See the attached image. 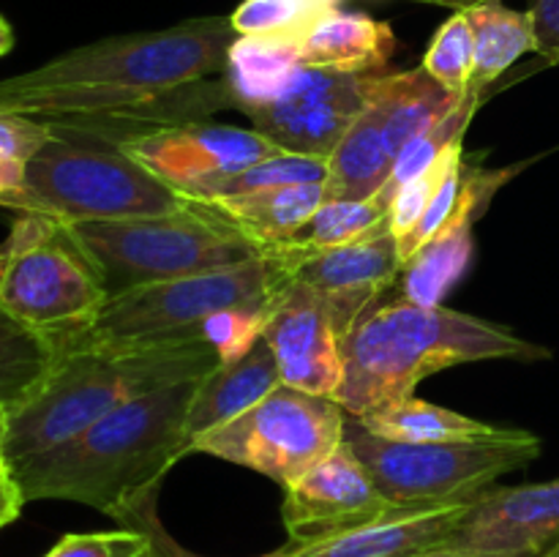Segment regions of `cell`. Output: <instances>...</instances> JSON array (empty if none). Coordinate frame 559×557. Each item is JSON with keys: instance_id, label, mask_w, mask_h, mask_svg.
Returning a JSON list of instances; mask_svg holds the SVG:
<instances>
[{"instance_id": "cell-24", "label": "cell", "mask_w": 559, "mask_h": 557, "mask_svg": "<svg viewBox=\"0 0 559 557\" xmlns=\"http://www.w3.org/2000/svg\"><path fill=\"white\" fill-rule=\"evenodd\" d=\"M374 435L402 442H464V440H491L506 435L502 426L484 424L478 418L456 413V410L440 407V404L424 402L409 396L391 407L374 410V413L358 418Z\"/></svg>"}, {"instance_id": "cell-16", "label": "cell", "mask_w": 559, "mask_h": 557, "mask_svg": "<svg viewBox=\"0 0 559 557\" xmlns=\"http://www.w3.org/2000/svg\"><path fill=\"white\" fill-rule=\"evenodd\" d=\"M559 546V478L486 489L464 508L440 549L489 557H546Z\"/></svg>"}, {"instance_id": "cell-23", "label": "cell", "mask_w": 559, "mask_h": 557, "mask_svg": "<svg viewBox=\"0 0 559 557\" xmlns=\"http://www.w3.org/2000/svg\"><path fill=\"white\" fill-rule=\"evenodd\" d=\"M300 66V36H238L224 71L233 109L276 98Z\"/></svg>"}, {"instance_id": "cell-36", "label": "cell", "mask_w": 559, "mask_h": 557, "mask_svg": "<svg viewBox=\"0 0 559 557\" xmlns=\"http://www.w3.org/2000/svg\"><path fill=\"white\" fill-rule=\"evenodd\" d=\"M535 52L549 66H559V0H530Z\"/></svg>"}, {"instance_id": "cell-46", "label": "cell", "mask_w": 559, "mask_h": 557, "mask_svg": "<svg viewBox=\"0 0 559 557\" xmlns=\"http://www.w3.org/2000/svg\"><path fill=\"white\" fill-rule=\"evenodd\" d=\"M140 557H153V552H151V546H147V552H145V555H140Z\"/></svg>"}, {"instance_id": "cell-27", "label": "cell", "mask_w": 559, "mask_h": 557, "mask_svg": "<svg viewBox=\"0 0 559 557\" xmlns=\"http://www.w3.org/2000/svg\"><path fill=\"white\" fill-rule=\"evenodd\" d=\"M55 360L47 336L0 311V407L14 410Z\"/></svg>"}, {"instance_id": "cell-35", "label": "cell", "mask_w": 559, "mask_h": 557, "mask_svg": "<svg viewBox=\"0 0 559 557\" xmlns=\"http://www.w3.org/2000/svg\"><path fill=\"white\" fill-rule=\"evenodd\" d=\"M118 524L120 528H134L140 530V533H145L153 557H205L200 555V552L186 549V546L180 544L178 538H173L169 530L164 528L162 519H158V489L147 491L140 500L131 502L123 511V517L118 519Z\"/></svg>"}, {"instance_id": "cell-43", "label": "cell", "mask_w": 559, "mask_h": 557, "mask_svg": "<svg viewBox=\"0 0 559 557\" xmlns=\"http://www.w3.org/2000/svg\"><path fill=\"white\" fill-rule=\"evenodd\" d=\"M11 481V467L5 464V459L0 457V484H9Z\"/></svg>"}, {"instance_id": "cell-41", "label": "cell", "mask_w": 559, "mask_h": 557, "mask_svg": "<svg viewBox=\"0 0 559 557\" xmlns=\"http://www.w3.org/2000/svg\"><path fill=\"white\" fill-rule=\"evenodd\" d=\"M5 424H9V410L0 407V457H3V440H5Z\"/></svg>"}, {"instance_id": "cell-38", "label": "cell", "mask_w": 559, "mask_h": 557, "mask_svg": "<svg viewBox=\"0 0 559 557\" xmlns=\"http://www.w3.org/2000/svg\"><path fill=\"white\" fill-rule=\"evenodd\" d=\"M415 3L442 5V9H453V11H469V9H475V5L495 3V0H415Z\"/></svg>"}, {"instance_id": "cell-32", "label": "cell", "mask_w": 559, "mask_h": 557, "mask_svg": "<svg viewBox=\"0 0 559 557\" xmlns=\"http://www.w3.org/2000/svg\"><path fill=\"white\" fill-rule=\"evenodd\" d=\"M456 158H462V142H453V145L448 147L424 175H418V178H413L409 183H404L402 189L393 194L388 224H391V233L396 235L399 244L418 227L426 208H429L431 197L437 194L442 178H445V173L451 169V164L456 162Z\"/></svg>"}, {"instance_id": "cell-28", "label": "cell", "mask_w": 559, "mask_h": 557, "mask_svg": "<svg viewBox=\"0 0 559 557\" xmlns=\"http://www.w3.org/2000/svg\"><path fill=\"white\" fill-rule=\"evenodd\" d=\"M325 180H328V158L278 151L273 153V156L260 158L257 164L246 167L243 173L233 175V178H227L224 183H218L207 197H197V200L249 194V191H265V189H287V186L325 183Z\"/></svg>"}, {"instance_id": "cell-33", "label": "cell", "mask_w": 559, "mask_h": 557, "mask_svg": "<svg viewBox=\"0 0 559 557\" xmlns=\"http://www.w3.org/2000/svg\"><path fill=\"white\" fill-rule=\"evenodd\" d=\"M147 535L134 528L107 533H69L44 557H140L147 552Z\"/></svg>"}, {"instance_id": "cell-12", "label": "cell", "mask_w": 559, "mask_h": 557, "mask_svg": "<svg viewBox=\"0 0 559 557\" xmlns=\"http://www.w3.org/2000/svg\"><path fill=\"white\" fill-rule=\"evenodd\" d=\"M371 80L374 74L300 66L276 98L246 104L240 112L282 151L328 158L364 109Z\"/></svg>"}, {"instance_id": "cell-40", "label": "cell", "mask_w": 559, "mask_h": 557, "mask_svg": "<svg viewBox=\"0 0 559 557\" xmlns=\"http://www.w3.org/2000/svg\"><path fill=\"white\" fill-rule=\"evenodd\" d=\"M418 557H489V555H469V552H456V549H431Z\"/></svg>"}, {"instance_id": "cell-6", "label": "cell", "mask_w": 559, "mask_h": 557, "mask_svg": "<svg viewBox=\"0 0 559 557\" xmlns=\"http://www.w3.org/2000/svg\"><path fill=\"white\" fill-rule=\"evenodd\" d=\"M107 287V298L145 284L240 265L262 251L222 218L186 205L158 216L66 224Z\"/></svg>"}, {"instance_id": "cell-34", "label": "cell", "mask_w": 559, "mask_h": 557, "mask_svg": "<svg viewBox=\"0 0 559 557\" xmlns=\"http://www.w3.org/2000/svg\"><path fill=\"white\" fill-rule=\"evenodd\" d=\"M462 180H464V162L462 158H456V162L451 164V169L445 173V178H442L437 194L431 197L429 208H426V213H424V218H420L418 227H415L413 233H409L407 238L399 244V251H402L404 262H407L409 257H413L415 251L426 244V240H431L442 227H445L448 218H451L453 211H456L459 194H462Z\"/></svg>"}, {"instance_id": "cell-13", "label": "cell", "mask_w": 559, "mask_h": 557, "mask_svg": "<svg viewBox=\"0 0 559 557\" xmlns=\"http://www.w3.org/2000/svg\"><path fill=\"white\" fill-rule=\"evenodd\" d=\"M120 147L183 197H207L227 178L282 151L260 131L207 120L145 131Z\"/></svg>"}, {"instance_id": "cell-42", "label": "cell", "mask_w": 559, "mask_h": 557, "mask_svg": "<svg viewBox=\"0 0 559 557\" xmlns=\"http://www.w3.org/2000/svg\"><path fill=\"white\" fill-rule=\"evenodd\" d=\"M311 5H317V9H322V11H333L338 5V0H309Z\"/></svg>"}, {"instance_id": "cell-3", "label": "cell", "mask_w": 559, "mask_h": 557, "mask_svg": "<svg viewBox=\"0 0 559 557\" xmlns=\"http://www.w3.org/2000/svg\"><path fill=\"white\" fill-rule=\"evenodd\" d=\"M344 375L336 402L353 418L415 396L420 380L473 360H546L551 353L480 317L420 306L407 298L380 300L344 336Z\"/></svg>"}, {"instance_id": "cell-5", "label": "cell", "mask_w": 559, "mask_h": 557, "mask_svg": "<svg viewBox=\"0 0 559 557\" xmlns=\"http://www.w3.org/2000/svg\"><path fill=\"white\" fill-rule=\"evenodd\" d=\"M293 282L273 251L240 265L173 282L145 284L112 295L85 331L52 342L55 347L126 349L207 344L211 322L227 309H267Z\"/></svg>"}, {"instance_id": "cell-17", "label": "cell", "mask_w": 559, "mask_h": 557, "mask_svg": "<svg viewBox=\"0 0 559 557\" xmlns=\"http://www.w3.org/2000/svg\"><path fill=\"white\" fill-rule=\"evenodd\" d=\"M262 339L276 355L284 386L336 399L344 375V339L317 289L293 278L273 300Z\"/></svg>"}, {"instance_id": "cell-39", "label": "cell", "mask_w": 559, "mask_h": 557, "mask_svg": "<svg viewBox=\"0 0 559 557\" xmlns=\"http://www.w3.org/2000/svg\"><path fill=\"white\" fill-rule=\"evenodd\" d=\"M11 47H14V27H11L9 22L0 16V58H3V55H9Z\"/></svg>"}, {"instance_id": "cell-14", "label": "cell", "mask_w": 559, "mask_h": 557, "mask_svg": "<svg viewBox=\"0 0 559 557\" xmlns=\"http://www.w3.org/2000/svg\"><path fill=\"white\" fill-rule=\"evenodd\" d=\"M388 500L347 442L284 489L282 519L289 544H314L404 511Z\"/></svg>"}, {"instance_id": "cell-20", "label": "cell", "mask_w": 559, "mask_h": 557, "mask_svg": "<svg viewBox=\"0 0 559 557\" xmlns=\"http://www.w3.org/2000/svg\"><path fill=\"white\" fill-rule=\"evenodd\" d=\"M278 386H282V371L276 355L265 339H257L254 347L246 349L243 355L222 360L216 369L197 380L189 420H186L189 442L238 418Z\"/></svg>"}, {"instance_id": "cell-4", "label": "cell", "mask_w": 559, "mask_h": 557, "mask_svg": "<svg viewBox=\"0 0 559 557\" xmlns=\"http://www.w3.org/2000/svg\"><path fill=\"white\" fill-rule=\"evenodd\" d=\"M222 364L205 342L178 347L112 349L55 347V360L36 388L9 410L3 459L9 467L52 451L120 404L205 377Z\"/></svg>"}, {"instance_id": "cell-15", "label": "cell", "mask_w": 559, "mask_h": 557, "mask_svg": "<svg viewBox=\"0 0 559 557\" xmlns=\"http://www.w3.org/2000/svg\"><path fill=\"white\" fill-rule=\"evenodd\" d=\"M273 254L287 265L293 278L309 284L322 295L331 309L342 339L353 331L355 322L380 304L399 284L402 276V251L391 224L336 249L295 254V251L273 249Z\"/></svg>"}, {"instance_id": "cell-31", "label": "cell", "mask_w": 559, "mask_h": 557, "mask_svg": "<svg viewBox=\"0 0 559 557\" xmlns=\"http://www.w3.org/2000/svg\"><path fill=\"white\" fill-rule=\"evenodd\" d=\"M328 11L309 0H243L229 14V25L238 36H300Z\"/></svg>"}, {"instance_id": "cell-45", "label": "cell", "mask_w": 559, "mask_h": 557, "mask_svg": "<svg viewBox=\"0 0 559 557\" xmlns=\"http://www.w3.org/2000/svg\"><path fill=\"white\" fill-rule=\"evenodd\" d=\"M546 557H559V546H557V549H551L549 555H546Z\"/></svg>"}, {"instance_id": "cell-26", "label": "cell", "mask_w": 559, "mask_h": 557, "mask_svg": "<svg viewBox=\"0 0 559 557\" xmlns=\"http://www.w3.org/2000/svg\"><path fill=\"white\" fill-rule=\"evenodd\" d=\"M388 213H391V200L382 191L364 200H325L309 218V224L289 244H284V249L295 254H314V251L353 244L385 227Z\"/></svg>"}, {"instance_id": "cell-25", "label": "cell", "mask_w": 559, "mask_h": 557, "mask_svg": "<svg viewBox=\"0 0 559 557\" xmlns=\"http://www.w3.org/2000/svg\"><path fill=\"white\" fill-rule=\"evenodd\" d=\"M464 14L473 27V87L478 91H486L491 82L500 80L524 55L535 52V31L527 11H513L495 0V3L475 5Z\"/></svg>"}, {"instance_id": "cell-11", "label": "cell", "mask_w": 559, "mask_h": 557, "mask_svg": "<svg viewBox=\"0 0 559 557\" xmlns=\"http://www.w3.org/2000/svg\"><path fill=\"white\" fill-rule=\"evenodd\" d=\"M464 96L445 91L426 74L424 66L374 74L364 109L328 156L325 200H364L377 194L391 180L404 147L445 118Z\"/></svg>"}, {"instance_id": "cell-21", "label": "cell", "mask_w": 559, "mask_h": 557, "mask_svg": "<svg viewBox=\"0 0 559 557\" xmlns=\"http://www.w3.org/2000/svg\"><path fill=\"white\" fill-rule=\"evenodd\" d=\"M189 200L238 229L265 254L289 244L309 224L317 208L325 202V183L287 186V189L249 191V194L211 197V200L189 197Z\"/></svg>"}, {"instance_id": "cell-7", "label": "cell", "mask_w": 559, "mask_h": 557, "mask_svg": "<svg viewBox=\"0 0 559 557\" xmlns=\"http://www.w3.org/2000/svg\"><path fill=\"white\" fill-rule=\"evenodd\" d=\"M183 205V194L147 173L120 145L52 131L27 164L16 213L85 224L158 216Z\"/></svg>"}, {"instance_id": "cell-22", "label": "cell", "mask_w": 559, "mask_h": 557, "mask_svg": "<svg viewBox=\"0 0 559 557\" xmlns=\"http://www.w3.org/2000/svg\"><path fill=\"white\" fill-rule=\"evenodd\" d=\"M396 36L391 25L366 14L328 11L300 33V60L314 69L382 74L391 60Z\"/></svg>"}, {"instance_id": "cell-44", "label": "cell", "mask_w": 559, "mask_h": 557, "mask_svg": "<svg viewBox=\"0 0 559 557\" xmlns=\"http://www.w3.org/2000/svg\"><path fill=\"white\" fill-rule=\"evenodd\" d=\"M5 257H9V251H5V244L0 246V273H3V265H5Z\"/></svg>"}, {"instance_id": "cell-2", "label": "cell", "mask_w": 559, "mask_h": 557, "mask_svg": "<svg viewBox=\"0 0 559 557\" xmlns=\"http://www.w3.org/2000/svg\"><path fill=\"white\" fill-rule=\"evenodd\" d=\"M194 388L197 380L142 393L74 440L11 467V478L25 502H82L118 522L131 502L158 489L167 470L191 453L186 420Z\"/></svg>"}, {"instance_id": "cell-18", "label": "cell", "mask_w": 559, "mask_h": 557, "mask_svg": "<svg viewBox=\"0 0 559 557\" xmlns=\"http://www.w3.org/2000/svg\"><path fill=\"white\" fill-rule=\"evenodd\" d=\"M522 167H506L500 173H486L480 167L464 164L462 194H459L456 211L448 218L445 227L426 240L402 268L396 287L402 298L420 306H442L453 284L464 276L469 260H473V224L478 222L484 208L495 197L502 183L513 178Z\"/></svg>"}, {"instance_id": "cell-9", "label": "cell", "mask_w": 559, "mask_h": 557, "mask_svg": "<svg viewBox=\"0 0 559 557\" xmlns=\"http://www.w3.org/2000/svg\"><path fill=\"white\" fill-rule=\"evenodd\" d=\"M0 311L49 344L85 331L107 304V287L69 227L41 213H16L5 240Z\"/></svg>"}, {"instance_id": "cell-19", "label": "cell", "mask_w": 559, "mask_h": 557, "mask_svg": "<svg viewBox=\"0 0 559 557\" xmlns=\"http://www.w3.org/2000/svg\"><path fill=\"white\" fill-rule=\"evenodd\" d=\"M469 502L437 508H404L377 522L314 544H287L267 557H418L440 549Z\"/></svg>"}, {"instance_id": "cell-8", "label": "cell", "mask_w": 559, "mask_h": 557, "mask_svg": "<svg viewBox=\"0 0 559 557\" xmlns=\"http://www.w3.org/2000/svg\"><path fill=\"white\" fill-rule=\"evenodd\" d=\"M344 442L369 470L377 489L407 508L473 502L500 475L540 457V440L524 429H508L491 440L402 442L374 435L353 415H347Z\"/></svg>"}, {"instance_id": "cell-37", "label": "cell", "mask_w": 559, "mask_h": 557, "mask_svg": "<svg viewBox=\"0 0 559 557\" xmlns=\"http://www.w3.org/2000/svg\"><path fill=\"white\" fill-rule=\"evenodd\" d=\"M22 506H25V497H22L14 478H11L9 484H0V530L9 528V524L20 517Z\"/></svg>"}, {"instance_id": "cell-1", "label": "cell", "mask_w": 559, "mask_h": 557, "mask_svg": "<svg viewBox=\"0 0 559 557\" xmlns=\"http://www.w3.org/2000/svg\"><path fill=\"white\" fill-rule=\"evenodd\" d=\"M235 38L229 16L98 38L0 80V115H25L58 134L109 145L205 120L233 107L224 71Z\"/></svg>"}, {"instance_id": "cell-29", "label": "cell", "mask_w": 559, "mask_h": 557, "mask_svg": "<svg viewBox=\"0 0 559 557\" xmlns=\"http://www.w3.org/2000/svg\"><path fill=\"white\" fill-rule=\"evenodd\" d=\"M49 137L52 129L44 120L0 115V205L20 211L25 169Z\"/></svg>"}, {"instance_id": "cell-10", "label": "cell", "mask_w": 559, "mask_h": 557, "mask_svg": "<svg viewBox=\"0 0 559 557\" xmlns=\"http://www.w3.org/2000/svg\"><path fill=\"white\" fill-rule=\"evenodd\" d=\"M347 410L333 396L278 386L229 424L191 442V453L257 470L287 489L344 442Z\"/></svg>"}, {"instance_id": "cell-30", "label": "cell", "mask_w": 559, "mask_h": 557, "mask_svg": "<svg viewBox=\"0 0 559 557\" xmlns=\"http://www.w3.org/2000/svg\"><path fill=\"white\" fill-rule=\"evenodd\" d=\"M420 66H424V71L431 80L440 82L445 91L456 93V96H464V93L473 91V27H469V20L464 11H456V14L435 33Z\"/></svg>"}]
</instances>
